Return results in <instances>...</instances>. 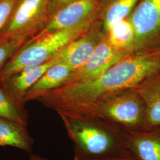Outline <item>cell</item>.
Returning <instances> with one entry per match:
<instances>
[{"label":"cell","instance_id":"8","mask_svg":"<svg viewBox=\"0 0 160 160\" xmlns=\"http://www.w3.org/2000/svg\"><path fill=\"white\" fill-rule=\"evenodd\" d=\"M135 40L130 51L140 48L160 31V0H139L130 15Z\"/></svg>","mask_w":160,"mask_h":160},{"label":"cell","instance_id":"6","mask_svg":"<svg viewBox=\"0 0 160 160\" xmlns=\"http://www.w3.org/2000/svg\"><path fill=\"white\" fill-rule=\"evenodd\" d=\"M104 0H77L57 12L45 27L31 39L100 19Z\"/></svg>","mask_w":160,"mask_h":160},{"label":"cell","instance_id":"22","mask_svg":"<svg viewBox=\"0 0 160 160\" xmlns=\"http://www.w3.org/2000/svg\"><path fill=\"white\" fill-rule=\"evenodd\" d=\"M146 55L148 56H153V57H160V48L159 49L155 51L152 52L150 53H148Z\"/></svg>","mask_w":160,"mask_h":160},{"label":"cell","instance_id":"13","mask_svg":"<svg viewBox=\"0 0 160 160\" xmlns=\"http://www.w3.org/2000/svg\"><path fill=\"white\" fill-rule=\"evenodd\" d=\"M74 71V69L66 63L59 62L53 65L26 92L23 103L35 100L42 94L63 86Z\"/></svg>","mask_w":160,"mask_h":160},{"label":"cell","instance_id":"19","mask_svg":"<svg viewBox=\"0 0 160 160\" xmlns=\"http://www.w3.org/2000/svg\"><path fill=\"white\" fill-rule=\"evenodd\" d=\"M77 1V0H49L48 12L49 19L57 12Z\"/></svg>","mask_w":160,"mask_h":160},{"label":"cell","instance_id":"1","mask_svg":"<svg viewBox=\"0 0 160 160\" xmlns=\"http://www.w3.org/2000/svg\"><path fill=\"white\" fill-rule=\"evenodd\" d=\"M159 72L160 57H126L97 77L61 86L36 100L58 113L85 114L106 98L135 89Z\"/></svg>","mask_w":160,"mask_h":160},{"label":"cell","instance_id":"11","mask_svg":"<svg viewBox=\"0 0 160 160\" xmlns=\"http://www.w3.org/2000/svg\"><path fill=\"white\" fill-rule=\"evenodd\" d=\"M125 148L135 160H160V128L125 132Z\"/></svg>","mask_w":160,"mask_h":160},{"label":"cell","instance_id":"15","mask_svg":"<svg viewBox=\"0 0 160 160\" xmlns=\"http://www.w3.org/2000/svg\"><path fill=\"white\" fill-rule=\"evenodd\" d=\"M107 33L109 43L115 49L126 52L130 51L135 40V32L129 19L115 23Z\"/></svg>","mask_w":160,"mask_h":160},{"label":"cell","instance_id":"21","mask_svg":"<svg viewBox=\"0 0 160 160\" xmlns=\"http://www.w3.org/2000/svg\"><path fill=\"white\" fill-rule=\"evenodd\" d=\"M29 160H49L48 159H47L46 158H44V157H42L41 156L39 155H38L33 154H31L30 155V158Z\"/></svg>","mask_w":160,"mask_h":160},{"label":"cell","instance_id":"3","mask_svg":"<svg viewBox=\"0 0 160 160\" xmlns=\"http://www.w3.org/2000/svg\"><path fill=\"white\" fill-rule=\"evenodd\" d=\"M95 22L56 30L39 38L29 39L0 69V83L26 67L49 61L71 42L86 33Z\"/></svg>","mask_w":160,"mask_h":160},{"label":"cell","instance_id":"2","mask_svg":"<svg viewBox=\"0 0 160 160\" xmlns=\"http://www.w3.org/2000/svg\"><path fill=\"white\" fill-rule=\"evenodd\" d=\"M74 145V160H98L122 154L125 132L90 115L58 113Z\"/></svg>","mask_w":160,"mask_h":160},{"label":"cell","instance_id":"12","mask_svg":"<svg viewBox=\"0 0 160 160\" xmlns=\"http://www.w3.org/2000/svg\"><path fill=\"white\" fill-rule=\"evenodd\" d=\"M135 90L145 106L146 118L143 131L160 128V76L155 75L145 80Z\"/></svg>","mask_w":160,"mask_h":160},{"label":"cell","instance_id":"5","mask_svg":"<svg viewBox=\"0 0 160 160\" xmlns=\"http://www.w3.org/2000/svg\"><path fill=\"white\" fill-rule=\"evenodd\" d=\"M49 0H17L0 40L18 39L26 42L43 29L49 20Z\"/></svg>","mask_w":160,"mask_h":160},{"label":"cell","instance_id":"16","mask_svg":"<svg viewBox=\"0 0 160 160\" xmlns=\"http://www.w3.org/2000/svg\"><path fill=\"white\" fill-rule=\"evenodd\" d=\"M0 118L27 126L28 117L22 106L18 103L0 84Z\"/></svg>","mask_w":160,"mask_h":160},{"label":"cell","instance_id":"14","mask_svg":"<svg viewBox=\"0 0 160 160\" xmlns=\"http://www.w3.org/2000/svg\"><path fill=\"white\" fill-rule=\"evenodd\" d=\"M34 139L27 126L0 118V146H11L31 153Z\"/></svg>","mask_w":160,"mask_h":160},{"label":"cell","instance_id":"18","mask_svg":"<svg viewBox=\"0 0 160 160\" xmlns=\"http://www.w3.org/2000/svg\"><path fill=\"white\" fill-rule=\"evenodd\" d=\"M17 0H0V31L5 26Z\"/></svg>","mask_w":160,"mask_h":160},{"label":"cell","instance_id":"20","mask_svg":"<svg viewBox=\"0 0 160 160\" xmlns=\"http://www.w3.org/2000/svg\"><path fill=\"white\" fill-rule=\"evenodd\" d=\"M135 160V158L132 157L128 151L126 149L124 152H123L122 154L118 155L117 156H115L113 157H111L109 158L106 159H102V160Z\"/></svg>","mask_w":160,"mask_h":160},{"label":"cell","instance_id":"17","mask_svg":"<svg viewBox=\"0 0 160 160\" xmlns=\"http://www.w3.org/2000/svg\"><path fill=\"white\" fill-rule=\"evenodd\" d=\"M25 43L18 39L0 40V69Z\"/></svg>","mask_w":160,"mask_h":160},{"label":"cell","instance_id":"9","mask_svg":"<svg viewBox=\"0 0 160 160\" xmlns=\"http://www.w3.org/2000/svg\"><path fill=\"white\" fill-rule=\"evenodd\" d=\"M102 25V22L98 20L86 33L64 48L58 54L59 62L68 65L75 70L81 67L91 57L103 37Z\"/></svg>","mask_w":160,"mask_h":160},{"label":"cell","instance_id":"4","mask_svg":"<svg viewBox=\"0 0 160 160\" xmlns=\"http://www.w3.org/2000/svg\"><path fill=\"white\" fill-rule=\"evenodd\" d=\"M81 115L98 118L123 132L143 131L145 106L135 89L116 94Z\"/></svg>","mask_w":160,"mask_h":160},{"label":"cell","instance_id":"10","mask_svg":"<svg viewBox=\"0 0 160 160\" xmlns=\"http://www.w3.org/2000/svg\"><path fill=\"white\" fill-rule=\"evenodd\" d=\"M59 62L57 54L44 63L23 68L0 84L18 104L23 106V98L26 92L39 81L48 69Z\"/></svg>","mask_w":160,"mask_h":160},{"label":"cell","instance_id":"7","mask_svg":"<svg viewBox=\"0 0 160 160\" xmlns=\"http://www.w3.org/2000/svg\"><path fill=\"white\" fill-rule=\"evenodd\" d=\"M126 55V52L115 49L109 43L107 36H103L91 57L81 67L71 74L64 85L97 77Z\"/></svg>","mask_w":160,"mask_h":160}]
</instances>
